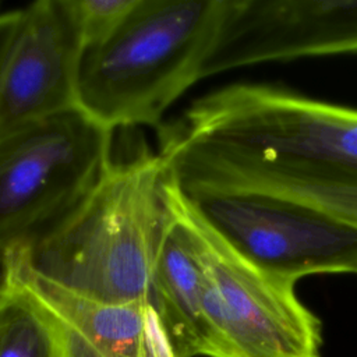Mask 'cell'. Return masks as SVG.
<instances>
[{
  "label": "cell",
  "instance_id": "1",
  "mask_svg": "<svg viewBox=\"0 0 357 357\" xmlns=\"http://www.w3.org/2000/svg\"><path fill=\"white\" fill-rule=\"evenodd\" d=\"M160 149L282 177L357 184V109L231 84L162 127Z\"/></svg>",
  "mask_w": 357,
  "mask_h": 357
},
{
  "label": "cell",
  "instance_id": "2",
  "mask_svg": "<svg viewBox=\"0 0 357 357\" xmlns=\"http://www.w3.org/2000/svg\"><path fill=\"white\" fill-rule=\"evenodd\" d=\"M165 177L159 152L112 158L68 212L14 250L33 272L84 297L153 304L155 262L167 219Z\"/></svg>",
  "mask_w": 357,
  "mask_h": 357
},
{
  "label": "cell",
  "instance_id": "3",
  "mask_svg": "<svg viewBox=\"0 0 357 357\" xmlns=\"http://www.w3.org/2000/svg\"><path fill=\"white\" fill-rule=\"evenodd\" d=\"M220 14L222 0H138L114 36L82 56L78 109L113 132L162 127L205 78Z\"/></svg>",
  "mask_w": 357,
  "mask_h": 357
},
{
  "label": "cell",
  "instance_id": "4",
  "mask_svg": "<svg viewBox=\"0 0 357 357\" xmlns=\"http://www.w3.org/2000/svg\"><path fill=\"white\" fill-rule=\"evenodd\" d=\"M163 201L204 272L208 357H321L322 322L293 283L245 262L166 174Z\"/></svg>",
  "mask_w": 357,
  "mask_h": 357
},
{
  "label": "cell",
  "instance_id": "5",
  "mask_svg": "<svg viewBox=\"0 0 357 357\" xmlns=\"http://www.w3.org/2000/svg\"><path fill=\"white\" fill-rule=\"evenodd\" d=\"M113 131L79 109L0 137V251L28 244L96 183Z\"/></svg>",
  "mask_w": 357,
  "mask_h": 357
},
{
  "label": "cell",
  "instance_id": "6",
  "mask_svg": "<svg viewBox=\"0 0 357 357\" xmlns=\"http://www.w3.org/2000/svg\"><path fill=\"white\" fill-rule=\"evenodd\" d=\"M181 192L222 240L271 278L296 284L308 275L357 273V226L346 220L262 192Z\"/></svg>",
  "mask_w": 357,
  "mask_h": 357
},
{
  "label": "cell",
  "instance_id": "7",
  "mask_svg": "<svg viewBox=\"0 0 357 357\" xmlns=\"http://www.w3.org/2000/svg\"><path fill=\"white\" fill-rule=\"evenodd\" d=\"M357 52V0H222L205 78L266 61Z\"/></svg>",
  "mask_w": 357,
  "mask_h": 357
},
{
  "label": "cell",
  "instance_id": "8",
  "mask_svg": "<svg viewBox=\"0 0 357 357\" xmlns=\"http://www.w3.org/2000/svg\"><path fill=\"white\" fill-rule=\"evenodd\" d=\"M81 60L61 0L20 8L0 56V137L78 109Z\"/></svg>",
  "mask_w": 357,
  "mask_h": 357
},
{
  "label": "cell",
  "instance_id": "9",
  "mask_svg": "<svg viewBox=\"0 0 357 357\" xmlns=\"http://www.w3.org/2000/svg\"><path fill=\"white\" fill-rule=\"evenodd\" d=\"M4 255L10 275L68 329L78 357H178L152 303L92 300L38 275L14 248Z\"/></svg>",
  "mask_w": 357,
  "mask_h": 357
},
{
  "label": "cell",
  "instance_id": "10",
  "mask_svg": "<svg viewBox=\"0 0 357 357\" xmlns=\"http://www.w3.org/2000/svg\"><path fill=\"white\" fill-rule=\"evenodd\" d=\"M202 296V268L180 229L167 215L155 262L153 305L178 357L209 354Z\"/></svg>",
  "mask_w": 357,
  "mask_h": 357
},
{
  "label": "cell",
  "instance_id": "11",
  "mask_svg": "<svg viewBox=\"0 0 357 357\" xmlns=\"http://www.w3.org/2000/svg\"><path fill=\"white\" fill-rule=\"evenodd\" d=\"M0 357H78L64 324L10 272L0 296Z\"/></svg>",
  "mask_w": 357,
  "mask_h": 357
},
{
  "label": "cell",
  "instance_id": "12",
  "mask_svg": "<svg viewBox=\"0 0 357 357\" xmlns=\"http://www.w3.org/2000/svg\"><path fill=\"white\" fill-rule=\"evenodd\" d=\"M202 181L211 190L251 191L287 198L357 226V184L290 178L226 165L208 166Z\"/></svg>",
  "mask_w": 357,
  "mask_h": 357
},
{
  "label": "cell",
  "instance_id": "13",
  "mask_svg": "<svg viewBox=\"0 0 357 357\" xmlns=\"http://www.w3.org/2000/svg\"><path fill=\"white\" fill-rule=\"evenodd\" d=\"M137 3L138 0H61L82 56L110 40Z\"/></svg>",
  "mask_w": 357,
  "mask_h": 357
},
{
  "label": "cell",
  "instance_id": "14",
  "mask_svg": "<svg viewBox=\"0 0 357 357\" xmlns=\"http://www.w3.org/2000/svg\"><path fill=\"white\" fill-rule=\"evenodd\" d=\"M20 10H13L8 13L0 14V56L6 47V43L11 35V31L17 22Z\"/></svg>",
  "mask_w": 357,
  "mask_h": 357
},
{
  "label": "cell",
  "instance_id": "15",
  "mask_svg": "<svg viewBox=\"0 0 357 357\" xmlns=\"http://www.w3.org/2000/svg\"><path fill=\"white\" fill-rule=\"evenodd\" d=\"M8 282V272H7V262H6V255L3 251H0V296L7 287Z\"/></svg>",
  "mask_w": 357,
  "mask_h": 357
}]
</instances>
